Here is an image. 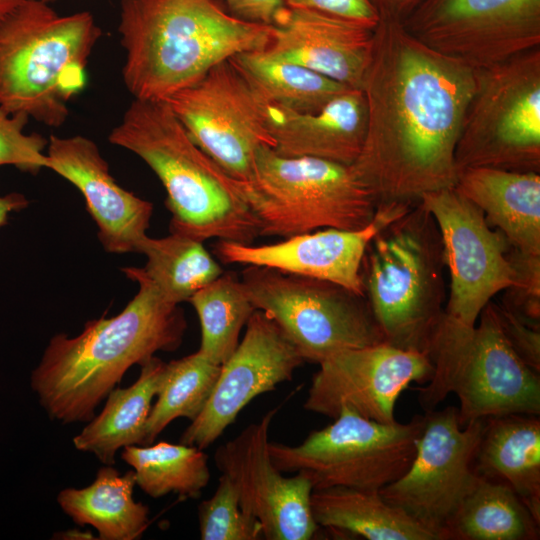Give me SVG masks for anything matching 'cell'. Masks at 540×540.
<instances>
[{"label":"cell","mask_w":540,"mask_h":540,"mask_svg":"<svg viewBox=\"0 0 540 540\" xmlns=\"http://www.w3.org/2000/svg\"><path fill=\"white\" fill-rule=\"evenodd\" d=\"M118 33L129 93L165 101L218 63L262 50L271 25L241 19L221 0H121Z\"/></svg>","instance_id":"obj_3"},{"label":"cell","mask_w":540,"mask_h":540,"mask_svg":"<svg viewBox=\"0 0 540 540\" xmlns=\"http://www.w3.org/2000/svg\"><path fill=\"white\" fill-rule=\"evenodd\" d=\"M379 18L403 22L422 0H368Z\"/></svg>","instance_id":"obj_40"},{"label":"cell","mask_w":540,"mask_h":540,"mask_svg":"<svg viewBox=\"0 0 540 540\" xmlns=\"http://www.w3.org/2000/svg\"><path fill=\"white\" fill-rule=\"evenodd\" d=\"M413 205L379 204L373 220L358 230L324 228L264 245L219 240L214 245V253L226 264L262 266L330 281L365 296L361 266L369 242Z\"/></svg>","instance_id":"obj_19"},{"label":"cell","mask_w":540,"mask_h":540,"mask_svg":"<svg viewBox=\"0 0 540 540\" xmlns=\"http://www.w3.org/2000/svg\"><path fill=\"white\" fill-rule=\"evenodd\" d=\"M220 370L221 365L210 361L199 350L166 363L141 446L152 444L177 418L193 421L209 400Z\"/></svg>","instance_id":"obj_32"},{"label":"cell","mask_w":540,"mask_h":540,"mask_svg":"<svg viewBox=\"0 0 540 540\" xmlns=\"http://www.w3.org/2000/svg\"><path fill=\"white\" fill-rule=\"evenodd\" d=\"M138 253L146 257L141 272L168 301L177 305L189 301L195 292L224 272L202 241L177 233L170 232L162 238L147 235Z\"/></svg>","instance_id":"obj_30"},{"label":"cell","mask_w":540,"mask_h":540,"mask_svg":"<svg viewBox=\"0 0 540 540\" xmlns=\"http://www.w3.org/2000/svg\"><path fill=\"white\" fill-rule=\"evenodd\" d=\"M401 23L425 46L472 70L540 47V0H422Z\"/></svg>","instance_id":"obj_14"},{"label":"cell","mask_w":540,"mask_h":540,"mask_svg":"<svg viewBox=\"0 0 540 540\" xmlns=\"http://www.w3.org/2000/svg\"><path fill=\"white\" fill-rule=\"evenodd\" d=\"M122 271L139 286L126 307L116 316L89 320L74 337L54 335L31 374V387L52 420L89 422L129 368L182 344L187 322L179 305L140 268Z\"/></svg>","instance_id":"obj_2"},{"label":"cell","mask_w":540,"mask_h":540,"mask_svg":"<svg viewBox=\"0 0 540 540\" xmlns=\"http://www.w3.org/2000/svg\"><path fill=\"white\" fill-rule=\"evenodd\" d=\"M135 486L134 470L120 475L112 465H105L92 484L61 490L57 502L74 523L94 527L98 539L135 540L149 525V508L133 498Z\"/></svg>","instance_id":"obj_26"},{"label":"cell","mask_w":540,"mask_h":540,"mask_svg":"<svg viewBox=\"0 0 540 540\" xmlns=\"http://www.w3.org/2000/svg\"><path fill=\"white\" fill-rule=\"evenodd\" d=\"M424 415L407 423H381L343 409L330 425L312 431L299 445L269 442L282 473H302L313 490L330 487L381 490L411 465Z\"/></svg>","instance_id":"obj_10"},{"label":"cell","mask_w":540,"mask_h":540,"mask_svg":"<svg viewBox=\"0 0 540 540\" xmlns=\"http://www.w3.org/2000/svg\"><path fill=\"white\" fill-rule=\"evenodd\" d=\"M272 148L287 158L310 157L352 165L366 130V103L360 88H349L316 113H299L268 104Z\"/></svg>","instance_id":"obj_22"},{"label":"cell","mask_w":540,"mask_h":540,"mask_svg":"<svg viewBox=\"0 0 540 540\" xmlns=\"http://www.w3.org/2000/svg\"><path fill=\"white\" fill-rule=\"evenodd\" d=\"M25 0H0V18L10 13Z\"/></svg>","instance_id":"obj_43"},{"label":"cell","mask_w":540,"mask_h":540,"mask_svg":"<svg viewBox=\"0 0 540 540\" xmlns=\"http://www.w3.org/2000/svg\"><path fill=\"white\" fill-rule=\"evenodd\" d=\"M121 459L133 468L136 485L152 498L176 493L197 499L210 480L208 456L180 442L127 446Z\"/></svg>","instance_id":"obj_31"},{"label":"cell","mask_w":540,"mask_h":540,"mask_svg":"<svg viewBox=\"0 0 540 540\" xmlns=\"http://www.w3.org/2000/svg\"><path fill=\"white\" fill-rule=\"evenodd\" d=\"M318 365L305 410L334 419L349 409L381 423L396 421L401 393L413 382L426 384L434 371L428 355L386 342L339 351Z\"/></svg>","instance_id":"obj_16"},{"label":"cell","mask_w":540,"mask_h":540,"mask_svg":"<svg viewBox=\"0 0 540 540\" xmlns=\"http://www.w3.org/2000/svg\"><path fill=\"white\" fill-rule=\"evenodd\" d=\"M466 334L439 343L432 378L417 388L425 411L449 393L459 399V421L510 414L540 415V374L514 351L500 327L492 300Z\"/></svg>","instance_id":"obj_8"},{"label":"cell","mask_w":540,"mask_h":540,"mask_svg":"<svg viewBox=\"0 0 540 540\" xmlns=\"http://www.w3.org/2000/svg\"><path fill=\"white\" fill-rule=\"evenodd\" d=\"M509 258L516 273L515 284L507 289L502 305L528 325L539 328L540 255L526 254L510 247Z\"/></svg>","instance_id":"obj_36"},{"label":"cell","mask_w":540,"mask_h":540,"mask_svg":"<svg viewBox=\"0 0 540 540\" xmlns=\"http://www.w3.org/2000/svg\"><path fill=\"white\" fill-rule=\"evenodd\" d=\"M375 26L317 9L284 6L271 24L269 40L260 52L350 88H360L371 56Z\"/></svg>","instance_id":"obj_20"},{"label":"cell","mask_w":540,"mask_h":540,"mask_svg":"<svg viewBox=\"0 0 540 540\" xmlns=\"http://www.w3.org/2000/svg\"><path fill=\"white\" fill-rule=\"evenodd\" d=\"M418 202L438 226L450 278L436 346L471 331L485 306L515 284L516 273L509 241L455 186L425 193Z\"/></svg>","instance_id":"obj_12"},{"label":"cell","mask_w":540,"mask_h":540,"mask_svg":"<svg viewBox=\"0 0 540 540\" xmlns=\"http://www.w3.org/2000/svg\"><path fill=\"white\" fill-rule=\"evenodd\" d=\"M500 327L517 355L540 374V332L502 304L492 301Z\"/></svg>","instance_id":"obj_37"},{"label":"cell","mask_w":540,"mask_h":540,"mask_svg":"<svg viewBox=\"0 0 540 540\" xmlns=\"http://www.w3.org/2000/svg\"><path fill=\"white\" fill-rule=\"evenodd\" d=\"M455 150L469 167L540 172V47L475 70Z\"/></svg>","instance_id":"obj_9"},{"label":"cell","mask_w":540,"mask_h":540,"mask_svg":"<svg viewBox=\"0 0 540 540\" xmlns=\"http://www.w3.org/2000/svg\"><path fill=\"white\" fill-rule=\"evenodd\" d=\"M287 7L311 8L376 25L378 14L368 0H283Z\"/></svg>","instance_id":"obj_38"},{"label":"cell","mask_w":540,"mask_h":540,"mask_svg":"<svg viewBox=\"0 0 540 540\" xmlns=\"http://www.w3.org/2000/svg\"><path fill=\"white\" fill-rule=\"evenodd\" d=\"M58 538L61 539H96L90 532L81 531L80 529H72L58 533Z\"/></svg>","instance_id":"obj_42"},{"label":"cell","mask_w":540,"mask_h":540,"mask_svg":"<svg viewBox=\"0 0 540 540\" xmlns=\"http://www.w3.org/2000/svg\"><path fill=\"white\" fill-rule=\"evenodd\" d=\"M475 70L379 18L360 89L366 130L350 165L377 205L415 204L425 193L454 187L455 150L475 88Z\"/></svg>","instance_id":"obj_1"},{"label":"cell","mask_w":540,"mask_h":540,"mask_svg":"<svg viewBox=\"0 0 540 540\" xmlns=\"http://www.w3.org/2000/svg\"><path fill=\"white\" fill-rule=\"evenodd\" d=\"M42 1L49 2V1H51V0H42Z\"/></svg>","instance_id":"obj_44"},{"label":"cell","mask_w":540,"mask_h":540,"mask_svg":"<svg viewBox=\"0 0 540 540\" xmlns=\"http://www.w3.org/2000/svg\"><path fill=\"white\" fill-rule=\"evenodd\" d=\"M235 67L268 104L316 113L350 87L303 66L271 59L260 51L236 54Z\"/></svg>","instance_id":"obj_29"},{"label":"cell","mask_w":540,"mask_h":540,"mask_svg":"<svg viewBox=\"0 0 540 540\" xmlns=\"http://www.w3.org/2000/svg\"><path fill=\"white\" fill-rule=\"evenodd\" d=\"M201 326L199 351L222 365L235 351L240 333L255 311L242 282L233 272L219 277L195 292L189 301Z\"/></svg>","instance_id":"obj_33"},{"label":"cell","mask_w":540,"mask_h":540,"mask_svg":"<svg viewBox=\"0 0 540 540\" xmlns=\"http://www.w3.org/2000/svg\"><path fill=\"white\" fill-rule=\"evenodd\" d=\"M101 36L92 13L59 15L42 0H25L1 17L0 108L62 126Z\"/></svg>","instance_id":"obj_6"},{"label":"cell","mask_w":540,"mask_h":540,"mask_svg":"<svg viewBox=\"0 0 540 540\" xmlns=\"http://www.w3.org/2000/svg\"><path fill=\"white\" fill-rule=\"evenodd\" d=\"M202 540H257L263 538L260 522L240 506L234 484L221 474L213 495L198 506Z\"/></svg>","instance_id":"obj_34"},{"label":"cell","mask_w":540,"mask_h":540,"mask_svg":"<svg viewBox=\"0 0 540 540\" xmlns=\"http://www.w3.org/2000/svg\"><path fill=\"white\" fill-rule=\"evenodd\" d=\"M235 16L252 22L271 25L285 6L283 0H221Z\"/></svg>","instance_id":"obj_39"},{"label":"cell","mask_w":540,"mask_h":540,"mask_svg":"<svg viewBox=\"0 0 540 540\" xmlns=\"http://www.w3.org/2000/svg\"><path fill=\"white\" fill-rule=\"evenodd\" d=\"M108 140L136 154L157 175L167 194L171 233L242 244L260 236L242 182L191 139L167 102L134 99Z\"/></svg>","instance_id":"obj_4"},{"label":"cell","mask_w":540,"mask_h":540,"mask_svg":"<svg viewBox=\"0 0 540 540\" xmlns=\"http://www.w3.org/2000/svg\"><path fill=\"white\" fill-rule=\"evenodd\" d=\"M27 205L28 201L22 194L10 193L0 196V226L6 223L11 212L23 209Z\"/></svg>","instance_id":"obj_41"},{"label":"cell","mask_w":540,"mask_h":540,"mask_svg":"<svg viewBox=\"0 0 540 540\" xmlns=\"http://www.w3.org/2000/svg\"><path fill=\"white\" fill-rule=\"evenodd\" d=\"M455 187L513 248L540 255L539 173L469 167L460 171Z\"/></svg>","instance_id":"obj_23"},{"label":"cell","mask_w":540,"mask_h":540,"mask_svg":"<svg viewBox=\"0 0 540 540\" xmlns=\"http://www.w3.org/2000/svg\"><path fill=\"white\" fill-rule=\"evenodd\" d=\"M447 540H538V522L506 484L478 476L449 519Z\"/></svg>","instance_id":"obj_28"},{"label":"cell","mask_w":540,"mask_h":540,"mask_svg":"<svg viewBox=\"0 0 540 540\" xmlns=\"http://www.w3.org/2000/svg\"><path fill=\"white\" fill-rule=\"evenodd\" d=\"M278 409L220 445L214 460L234 484L242 509L260 522L263 539L308 540L320 528L311 511L313 486L302 473L283 476L269 453V429Z\"/></svg>","instance_id":"obj_17"},{"label":"cell","mask_w":540,"mask_h":540,"mask_svg":"<svg viewBox=\"0 0 540 540\" xmlns=\"http://www.w3.org/2000/svg\"><path fill=\"white\" fill-rule=\"evenodd\" d=\"M240 280L255 310L275 321L304 362L384 342L366 297L341 285L262 266H246Z\"/></svg>","instance_id":"obj_11"},{"label":"cell","mask_w":540,"mask_h":540,"mask_svg":"<svg viewBox=\"0 0 540 540\" xmlns=\"http://www.w3.org/2000/svg\"><path fill=\"white\" fill-rule=\"evenodd\" d=\"M166 362L154 356L141 366L137 380L114 388L105 405L73 438L79 451L92 453L104 465H113L119 449L142 445L144 427L156 397Z\"/></svg>","instance_id":"obj_27"},{"label":"cell","mask_w":540,"mask_h":540,"mask_svg":"<svg viewBox=\"0 0 540 540\" xmlns=\"http://www.w3.org/2000/svg\"><path fill=\"white\" fill-rule=\"evenodd\" d=\"M260 236L288 238L324 228L358 230L377 202L350 166L310 157L287 158L261 146L250 179L242 182Z\"/></svg>","instance_id":"obj_7"},{"label":"cell","mask_w":540,"mask_h":540,"mask_svg":"<svg viewBox=\"0 0 540 540\" xmlns=\"http://www.w3.org/2000/svg\"><path fill=\"white\" fill-rule=\"evenodd\" d=\"M311 511L319 527L369 540H441L437 533L384 500L380 490L315 489Z\"/></svg>","instance_id":"obj_25"},{"label":"cell","mask_w":540,"mask_h":540,"mask_svg":"<svg viewBox=\"0 0 540 540\" xmlns=\"http://www.w3.org/2000/svg\"><path fill=\"white\" fill-rule=\"evenodd\" d=\"M478 476L506 484L540 522V419L510 414L486 418L475 458Z\"/></svg>","instance_id":"obj_24"},{"label":"cell","mask_w":540,"mask_h":540,"mask_svg":"<svg viewBox=\"0 0 540 540\" xmlns=\"http://www.w3.org/2000/svg\"><path fill=\"white\" fill-rule=\"evenodd\" d=\"M304 363L295 346L265 312L255 310L233 354L221 365L212 394L180 443L205 449L233 424L255 397L292 379Z\"/></svg>","instance_id":"obj_18"},{"label":"cell","mask_w":540,"mask_h":540,"mask_svg":"<svg viewBox=\"0 0 540 540\" xmlns=\"http://www.w3.org/2000/svg\"><path fill=\"white\" fill-rule=\"evenodd\" d=\"M46 156L47 168L82 193L103 248L113 254L138 253L153 204L118 185L95 142L81 135H50Z\"/></svg>","instance_id":"obj_21"},{"label":"cell","mask_w":540,"mask_h":540,"mask_svg":"<svg viewBox=\"0 0 540 540\" xmlns=\"http://www.w3.org/2000/svg\"><path fill=\"white\" fill-rule=\"evenodd\" d=\"M165 102L191 139L240 182L252 176L257 150L274 147L267 129L268 103L230 59Z\"/></svg>","instance_id":"obj_13"},{"label":"cell","mask_w":540,"mask_h":540,"mask_svg":"<svg viewBox=\"0 0 540 540\" xmlns=\"http://www.w3.org/2000/svg\"><path fill=\"white\" fill-rule=\"evenodd\" d=\"M485 422L477 419L462 427L454 406L425 411L413 461L380 490L383 499L447 540L449 519L478 479L474 458Z\"/></svg>","instance_id":"obj_15"},{"label":"cell","mask_w":540,"mask_h":540,"mask_svg":"<svg viewBox=\"0 0 540 540\" xmlns=\"http://www.w3.org/2000/svg\"><path fill=\"white\" fill-rule=\"evenodd\" d=\"M29 120L25 114H11L0 108V166L37 173L47 168L48 139L38 133L26 134L24 128Z\"/></svg>","instance_id":"obj_35"},{"label":"cell","mask_w":540,"mask_h":540,"mask_svg":"<svg viewBox=\"0 0 540 540\" xmlns=\"http://www.w3.org/2000/svg\"><path fill=\"white\" fill-rule=\"evenodd\" d=\"M445 269L440 231L419 202L371 239L361 276L384 342L431 359L448 296Z\"/></svg>","instance_id":"obj_5"}]
</instances>
